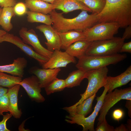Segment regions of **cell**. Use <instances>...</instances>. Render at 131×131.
<instances>
[{
	"mask_svg": "<svg viewBox=\"0 0 131 131\" xmlns=\"http://www.w3.org/2000/svg\"><path fill=\"white\" fill-rule=\"evenodd\" d=\"M76 62L75 57L69 54L66 51L56 50L53 52L50 57L48 61L42 65L43 68H56L66 67L69 63H75Z\"/></svg>",
	"mask_w": 131,
	"mask_h": 131,
	"instance_id": "11",
	"label": "cell"
},
{
	"mask_svg": "<svg viewBox=\"0 0 131 131\" xmlns=\"http://www.w3.org/2000/svg\"><path fill=\"white\" fill-rule=\"evenodd\" d=\"M26 14L27 20L29 23H40L48 25L52 24V20L49 14L29 10L27 11Z\"/></svg>",
	"mask_w": 131,
	"mask_h": 131,
	"instance_id": "25",
	"label": "cell"
},
{
	"mask_svg": "<svg viewBox=\"0 0 131 131\" xmlns=\"http://www.w3.org/2000/svg\"><path fill=\"white\" fill-rule=\"evenodd\" d=\"M120 28L115 22H103L97 24L83 31L85 40L92 42L113 38Z\"/></svg>",
	"mask_w": 131,
	"mask_h": 131,
	"instance_id": "6",
	"label": "cell"
},
{
	"mask_svg": "<svg viewBox=\"0 0 131 131\" xmlns=\"http://www.w3.org/2000/svg\"><path fill=\"white\" fill-rule=\"evenodd\" d=\"M66 88L65 80L59 79L57 77L44 88L46 94L48 95L62 91Z\"/></svg>",
	"mask_w": 131,
	"mask_h": 131,
	"instance_id": "27",
	"label": "cell"
},
{
	"mask_svg": "<svg viewBox=\"0 0 131 131\" xmlns=\"http://www.w3.org/2000/svg\"><path fill=\"white\" fill-rule=\"evenodd\" d=\"M36 28L45 36L47 40L45 43L49 50L53 52L56 50H60L61 41L58 32L51 25L44 24L38 25Z\"/></svg>",
	"mask_w": 131,
	"mask_h": 131,
	"instance_id": "12",
	"label": "cell"
},
{
	"mask_svg": "<svg viewBox=\"0 0 131 131\" xmlns=\"http://www.w3.org/2000/svg\"><path fill=\"white\" fill-rule=\"evenodd\" d=\"M3 116V119L0 122V131H10L7 127L6 123L12 115L10 113H7L5 115Z\"/></svg>",
	"mask_w": 131,
	"mask_h": 131,
	"instance_id": "32",
	"label": "cell"
},
{
	"mask_svg": "<svg viewBox=\"0 0 131 131\" xmlns=\"http://www.w3.org/2000/svg\"><path fill=\"white\" fill-rule=\"evenodd\" d=\"M61 70L60 68H38L34 70L33 73L38 78L41 88H45L57 77Z\"/></svg>",
	"mask_w": 131,
	"mask_h": 131,
	"instance_id": "17",
	"label": "cell"
},
{
	"mask_svg": "<svg viewBox=\"0 0 131 131\" xmlns=\"http://www.w3.org/2000/svg\"><path fill=\"white\" fill-rule=\"evenodd\" d=\"M91 42L85 40L77 41L70 46L65 51L71 56L78 59L85 55Z\"/></svg>",
	"mask_w": 131,
	"mask_h": 131,
	"instance_id": "21",
	"label": "cell"
},
{
	"mask_svg": "<svg viewBox=\"0 0 131 131\" xmlns=\"http://www.w3.org/2000/svg\"><path fill=\"white\" fill-rule=\"evenodd\" d=\"M16 0H0V6L2 7H13L16 3Z\"/></svg>",
	"mask_w": 131,
	"mask_h": 131,
	"instance_id": "34",
	"label": "cell"
},
{
	"mask_svg": "<svg viewBox=\"0 0 131 131\" xmlns=\"http://www.w3.org/2000/svg\"><path fill=\"white\" fill-rule=\"evenodd\" d=\"M7 32L4 30L0 29V43H1V40L2 38Z\"/></svg>",
	"mask_w": 131,
	"mask_h": 131,
	"instance_id": "40",
	"label": "cell"
},
{
	"mask_svg": "<svg viewBox=\"0 0 131 131\" xmlns=\"http://www.w3.org/2000/svg\"><path fill=\"white\" fill-rule=\"evenodd\" d=\"M125 40L122 37H114L110 39L92 41L85 55L108 56L118 53Z\"/></svg>",
	"mask_w": 131,
	"mask_h": 131,
	"instance_id": "5",
	"label": "cell"
},
{
	"mask_svg": "<svg viewBox=\"0 0 131 131\" xmlns=\"http://www.w3.org/2000/svg\"><path fill=\"white\" fill-rule=\"evenodd\" d=\"M88 71L78 69L69 74L65 79L66 88H71L80 85L82 81L86 78Z\"/></svg>",
	"mask_w": 131,
	"mask_h": 131,
	"instance_id": "22",
	"label": "cell"
},
{
	"mask_svg": "<svg viewBox=\"0 0 131 131\" xmlns=\"http://www.w3.org/2000/svg\"><path fill=\"white\" fill-rule=\"evenodd\" d=\"M16 15L13 7H3L2 11L0 16V25L6 32L10 31L13 28L11 19Z\"/></svg>",
	"mask_w": 131,
	"mask_h": 131,
	"instance_id": "23",
	"label": "cell"
},
{
	"mask_svg": "<svg viewBox=\"0 0 131 131\" xmlns=\"http://www.w3.org/2000/svg\"><path fill=\"white\" fill-rule=\"evenodd\" d=\"M9 99L7 92L0 97V115L4 112L9 111Z\"/></svg>",
	"mask_w": 131,
	"mask_h": 131,
	"instance_id": "29",
	"label": "cell"
},
{
	"mask_svg": "<svg viewBox=\"0 0 131 131\" xmlns=\"http://www.w3.org/2000/svg\"><path fill=\"white\" fill-rule=\"evenodd\" d=\"M25 4L29 11L49 14L54 9L52 4L41 0H25Z\"/></svg>",
	"mask_w": 131,
	"mask_h": 131,
	"instance_id": "20",
	"label": "cell"
},
{
	"mask_svg": "<svg viewBox=\"0 0 131 131\" xmlns=\"http://www.w3.org/2000/svg\"><path fill=\"white\" fill-rule=\"evenodd\" d=\"M20 85L19 84L9 88L7 93L9 99L10 113L14 117L19 119L21 117L22 112L19 109L18 104V96Z\"/></svg>",
	"mask_w": 131,
	"mask_h": 131,
	"instance_id": "19",
	"label": "cell"
},
{
	"mask_svg": "<svg viewBox=\"0 0 131 131\" xmlns=\"http://www.w3.org/2000/svg\"><path fill=\"white\" fill-rule=\"evenodd\" d=\"M131 80V66H130L119 75L115 77L107 76L106 84L108 86L107 92L112 91L118 87L126 85Z\"/></svg>",
	"mask_w": 131,
	"mask_h": 131,
	"instance_id": "15",
	"label": "cell"
},
{
	"mask_svg": "<svg viewBox=\"0 0 131 131\" xmlns=\"http://www.w3.org/2000/svg\"><path fill=\"white\" fill-rule=\"evenodd\" d=\"M96 93L94 94L78 105L72 111L69 113V115L77 114L86 117L92 110V103Z\"/></svg>",
	"mask_w": 131,
	"mask_h": 131,
	"instance_id": "24",
	"label": "cell"
},
{
	"mask_svg": "<svg viewBox=\"0 0 131 131\" xmlns=\"http://www.w3.org/2000/svg\"><path fill=\"white\" fill-rule=\"evenodd\" d=\"M18 84L24 88L32 101L38 103L45 101V98L41 93V88L39 81L36 76L26 78Z\"/></svg>",
	"mask_w": 131,
	"mask_h": 131,
	"instance_id": "9",
	"label": "cell"
},
{
	"mask_svg": "<svg viewBox=\"0 0 131 131\" xmlns=\"http://www.w3.org/2000/svg\"><path fill=\"white\" fill-rule=\"evenodd\" d=\"M98 113L94 110L91 114L87 117L77 114L69 115L66 116L65 120L68 123L81 125L83 131H94L95 121Z\"/></svg>",
	"mask_w": 131,
	"mask_h": 131,
	"instance_id": "13",
	"label": "cell"
},
{
	"mask_svg": "<svg viewBox=\"0 0 131 131\" xmlns=\"http://www.w3.org/2000/svg\"><path fill=\"white\" fill-rule=\"evenodd\" d=\"M22 78L0 72V86L10 88L18 84L22 81Z\"/></svg>",
	"mask_w": 131,
	"mask_h": 131,
	"instance_id": "26",
	"label": "cell"
},
{
	"mask_svg": "<svg viewBox=\"0 0 131 131\" xmlns=\"http://www.w3.org/2000/svg\"><path fill=\"white\" fill-rule=\"evenodd\" d=\"M119 52H127L131 53V41L124 43L122 45Z\"/></svg>",
	"mask_w": 131,
	"mask_h": 131,
	"instance_id": "35",
	"label": "cell"
},
{
	"mask_svg": "<svg viewBox=\"0 0 131 131\" xmlns=\"http://www.w3.org/2000/svg\"><path fill=\"white\" fill-rule=\"evenodd\" d=\"M108 69L107 67L94 69L88 71L86 78L88 80V85L85 92L80 94L81 98L74 105L67 107L69 111L75 108L86 99L96 93L99 89L106 84Z\"/></svg>",
	"mask_w": 131,
	"mask_h": 131,
	"instance_id": "3",
	"label": "cell"
},
{
	"mask_svg": "<svg viewBox=\"0 0 131 131\" xmlns=\"http://www.w3.org/2000/svg\"><path fill=\"white\" fill-rule=\"evenodd\" d=\"M8 90L3 87L0 86V97L6 93L7 92Z\"/></svg>",
	"mask_w": 131,
	"mask_h": 131,
	"instance_id": "39",
	"label": "cell"
},
{
	"mask_svg": "<svg viewBox=\"0 0 131 131\" xmlns=\"http://www.w3.org/2000/svg\"><path fill=\"white\" fill-rule=\"evenodd\" d=\"M27 64V60L25 58L18 57L14 59L12 64L0 66V72L6 73L13 76L22 78Z\"/></svg>",
	"mask_w": 131,
	"mask_h": 131,
	"instance_id": "16",
	"label": "cell"
},
{
	"mask_svg": "<svg viewBox=\"0 0 131 131\" xmlns=\"http://www.w3.org/2000/svg\"><path fill=\"white\" fill-rule=\"evenodd\" d=\"M122 38L125 40L129 39L131 37V24L125 28Z\"/></svg>",
	"mask_w": 131,
	"mask_h": 131,
	"instance_id": "36",
	"label": "cell"
},
{
	"mask_svg": "<svg viewBox=\"0 0 131 131\" xmlns=\"http://www.w3.org/2000/svg\"><path fill=\"white\" fill-rule=\"evenodd\" d=\"M125 54L118 53L108 56H93L86 55L78 58L76 67L85 71L107 67L115 64L125 59Z\"/></svg>",
	"mask_w": 131,
	"mask_h": 131,
	"instance_id": "4",
	"label": "cell"
},
{
	"mask_svg": "<svg viewBox=\"0 0 131 131\" xmlns=\"http://www.w3.org/2000/svg\"><path fill=\"white\" fill-rule=\"evenodd\" d=\"M1 41V43L4 41L16 45L26 54L36 60L42 65L46 63L49 59L37 53L31 47L25 43L21 38L13 34L7 32L2 38Z\"/></svg>",
	"mask_w": 131,
	"mask_h": 131,
	"instance_id": "10",
	"label": "cell"
},
{
	"mask_svg": "<svg viewBox=\"0 0 131 131\" xmlns=\"http://www.w3.org/2000/svg\"><path fill=\"white\" fill-rule=\"evenodd\" d=\"M126 126L123 124L115 128V131H128Z\"/></svg>",
	"mask_w": 131,
	"mask_h": 131,
	"instance_id": "38",
	"label": "cell"
},
{
	"mask_svg": "<svg viewBox=\"0 0 131 131\" xmlns=\"http://www.w3.org/2000/svg\"><path fill=\"white\" fill-rule=\"evenodd\" d=\"M97 126L96 131H115L114 127L108 124L106 119Z\"/></svg>",
	"mask_w": 131,
	"mask_h": 131,
	"instance_id": "31",
	"label": "cell"
},
{
	"mask_svg": "<svg viewBox=\"0 0 131 131\" xmlns=\"http://www.w3.org/2000/svg\"><path fill=\"white\" fill-rule=\"evenodd\" d=\"M58 33L61 41V49L65 50L75 42L85 40V36L82 31L72 30Z\"/></svg>",
	"mask_w": 131,
	"mask_h": 131,
	"instance_id": "18",
	"label": "cell"
},
{
	"mask_svg": "<svg viewBox=\"0 0 131 131\" xmlns=\"http://www.w3.org/2000/svg\"><path fill=\"white\" fill-rule=\"evenodd\" d=\"M83 3L91 10V12L97 14L104 9L106 0H78Z\"/></svg>",
	"mask_w": 131,
	"mask_h": 131,
	"instance_id": "28",
	"label": "cell"
},
{
	"mask_svg": "<svg viewBox=\"0 0 131 131\" xmlns=\"http://www.w3.org/2000/svg\"><path fill=\"white\" fill-rule=\"evenodd\" d=\"M87 11L82 10L76 17L71 18H65L63 13H58L55 9L49 14L52 21V27L58 32L77 30L83 31L98 23L97 14H89Z\"/></svg>",
	"mask_w": 131,
	"mask_h": 131,
	"instance_id": "2",
	"label": "cell"
},
{
	"mask_svg": "<svg viewBox=\"0 0 131 131\" xmlns=\"http://www.w3.org/2000/svg\"><path fill=\"white\" fill-rule=\"evenodd\" d=\"M44 1L52 4L55 0H41Z\"/></svg>",
	"mask_w": 131,
	"mask_h": 131,
	"instance_id": "42",
	"label": "cell"
},
{
	"mask_svg": "<svg viewBox=\"0 0 131 131\" xmlns=\"http://www.w3.org/2000/svg\"><path fill=\"white\" fill-rule=\"evenodd\" d=\"M25 3L22 2L16 3L13 7L14 10L16 15L22 16L26 14L27 11Z\"/></svg>",
	"mask_w": 131,
	"mask_h": 131,
	"instance_id": "30",
	"label": "cell"
},
{
	"mask_svg": "<svg viewBox=\"0 0 131 131\" xmlns=\"http://www.w3.org/2000/svg\"><path fill=\"white\" fill-rule=\"evenodd\" d=\"M105 95L103 103L99 111L97 126L105 119L108 111L115 104L121 100H131V88L123 89H115L113 91Z\"/></svg>",
	"mask_w": 131,
	"mask_h": 131,
	"instance_id": "7",
	"label": "cell"
},
{
	"mask_svg": "<svg viewBox=\"0 0 131 131\" xmlns=\"http://www.w3.org/2000/svg\"><path fill=\"white\" fill-rule=\"evenodd\" d=\"M98 23L114 22L120 28L131 24V0H106L102 10L97 14Z\"/></svg>",
	"mask_w": 131,
	"mask_h": 131,
	"instance_id": "1",
	"label": "cell"
},
{
	"mask_svg": "<svg viewBox=\"0 0 131 131\" xmlns=\"http://www.w3.org/2000/svg\"><path fill=\"white\" fill-rule=\"evenodd\" d=\"M52 4L54 9L61 10L64 13H67L77 10L91 12L88 7L78 0H55Z\"/></svg>",
	"mask_w": 131,
	"mask_h": 131,
	"instance_id": "14",
	"label": "cell"
},
{
	"mask_svg": "<svg viewBox=\"0 0 131 131\" xmlns=\"http://www.w3.org/2000/svg\"><path fill=\"white\" fill-rule=\"evenodd\" d=\"M3 10V8L0 7V16L2 13Z\"/></svg>",
	"mask_w": 131,
	"mask_h": 131,
	"instance_id": "43",
	"label": "cell"
},
{
	"mask_svg": "<svg viewBox=\"0 0 131 131\" xmlns=\"http://www.w3.org/2000/svg\"><path fill=\"white\" fill-rule=\"evenodd\" d=\"M131 119H129L128 120L127 122V124L126 125V127L128 129V131H131Z\"/></svg>",
	"mask_w": 131,
	"mask_h": 131,
	"instance_id": "41",
	"label": "cell"
},
{
	"mask_svg": "<svg viewBox=\"0 0 131 131\" xmlns=\"http://www.w3.org/2000/svg\"><path fill=\"white\" fill-rule=\"evenodd\" d=\"M126 107L128 110V114L129 117L131 116V100H127L125 105Z\"/></svg>",
	"mask_w": 131,
	"mask_h": 131,
	"instance_id": "37",
	"label": "cell"
},
{
	"mask_svg": "<svg viewBox=\"0 0 131 131\" xmlns=\"http://www.w3.org/2000/svg\"><path fill=\"white\" fill-rule=\"evenodd\" d=\"M124 115V112L123 110L120 109H117L113 111L112 116L114 120L119 121L123 118Z\"/></svg>",
	"mask_w": 131,
	"mask_h": 131,
	"instance_id": "33",
	"label": "cell"
},
{
	"mask_svg": "<svg viewBox=\"0 0 131 131\" xmlns=\"http://www.w3.org/2000/svg\"><path fill=\"white\" fill-rule=\"evenodd\" d=\"M19 34L24 42L31 45L37 53L49 59L50 57L53 52L49 51L42 46L34 30H28L26 28L22 27L19 30Z\"/></svg>",
	"mask_w": 131,
	"mask_h": 131,
	"instance_id": "8",
	"label": "cell"
}]
</instances>
